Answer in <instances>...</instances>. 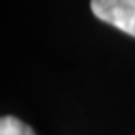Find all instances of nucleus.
<instances>
[{"mask_svg": "<svg viewBox=\"0 0 135 135\" xmlns=\"http://www.w3.org/2000/svg\"><path fill=\"white\" fill-rule=\"evenodd\" d=\"M91 12L101 21L135 37V0H91Z\"/></svg>", "mask_w": 135, "mask_h": 135, "instance_id": "nucleus-1", "label": "nucleus"}, {"mask_svg": "<svg viewBox=\"0 0 135 135\" xmlns=\"http://www.w3.org/2000/svg\"><path fill=\"white\" fill-rule=\"evenodd\" d=\"M0 135H36L34 130L13 115L0 119Z\"/></svg>", "mask_w": 135, "mask_h": 135, "instance_id": "nucleus-2", "label": "nucleus"}]
</instances>
